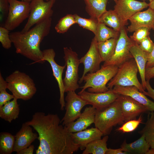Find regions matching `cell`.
Here are the masks:
<instances>
[{"label":"cell","instance_id":"1","mask_svg":"<svg viewBox=\"0 0 154 154\" xmlns=\"http://www.w3.org/2000/svg\"><path fill=\"white\" fill-rule=\"evenodd\" d=\"M56 114L37 112L25 122L38 133L39 144L36 154H72L79 149Z\"/></svg>","mask_w":154,"mask_h":154},{"label":"cell","instance_id":"2","mask_svg":"<svg viewBox=\"0 0 154 154\" xmlns=\"http://www.w3.org/2000/svg\"><path fill=\"white\" fill-rule=\"evenodd\" d=\"M52 20L51 17L47 18L25 32L10 33V38L16 53L34 61L31 64L42 63L43 54L40 44L49 33Z\"/></svg>","mask_w":154,"mask_h":154},{"label":"cell","instance_id":"3","mask_svg":"<svg viewBox=\"0 0 154 154\" xmlns=\"http://www.w3.org/2000/svg\"><path fill=\"white\" fill-rule=\"evenodd\" d=\"M118 66L115 65L101 66L97 71L87 74L84 77L83 81L85 84L80 87L82 92L88 89V91L91 93H102L107 92L109 89L107 84L113 78L117 71Z\"/></svg>","mask_w":154,"mask_h":154},{"label":"cell","instance_id":"4","mask_svg":"<svg viewBox=\"0 0 154 154\" xmlns=\"http://www.w3.org/2000/svg\"><path fill=\"white\" fill-rule=\"evenodd\" d=\"M117 99L106 107L96 110L95 126L104 135L109 134L114 126L124 122L120 104Z\"/></svg>","mask_w":154,"mask_h":154},{"label":"cell","instance_id":"5","mask_svg":"<svg viewBox=\"0 0 154 154\" xmlns=\"http://www.w3.org/2000/svg\"><path fill=\"white\" fill-rule=\"evenodd\" d=\"M7 89L15 98L27 100L35 94L37 89L33 80L24 72L16 70L7 76Z\"/></svg>","mask_w":154,"mask_h":154},{"label":"cell","instance_id":"6","mask_svg":"<svg viewBox=\"0 0 154 154\" xmlns=\"http://www.w3.org/2000/svg\"><path fill=\"white\" fill-rule=\"evenodd\" d=\"M138 69L133 58L125 61L118 67L116 75L108 82L107 86L112 89L115 86H134L141 92L145 91L137 77Z\"/></svg>","mask_w":154,"mask_h":154},{"label":"cell","instance_id":"7","mask_svg":"<svg viewBox=\"0 0 154 154\" xmlns=\"http://www.w3.org/2000/svg\"><path fill=\"white\" fill-rule=\"evenodd\" d=\"M63 57L66 69L63 82L65 92L75 91L79 88L78 84L80 59L77 54L70 47L63 48Z\"/></svg>","mask_w":154,"mask_h":154},{"label":"cell","instance_id":"8","mask_svg":"<svg viewBox=\"0 0 154 154\" xmlns=\"http://www.w3.org/2000/svg\"><path fill=\"white\" fill-rule=\"evenodd\" d=\"M55 1L31 0L30 2L29 15L27 23L21 31H27L34 25L51 17L53 13L52 8Z\"/></svg>","mask_w":154,"mask_h":154},{"label":"cell","instance_id":"9","mask_svg":"<svg viewBox=\"0 0 154 154\" xmlns=\"http://www.w3.org/2000/svg\"><path fill=\"white\" fill-rule=\"evenodd\" d=\"M9 9L4 27L9 31L18 27L26 19L30 12V2L17 0H8Z\"/></svg>","mask_w":154,"mask_h":154},{"label":"cell","instance_id":"10","mask_svg":"<svg viewBox=\"0 0 154 154\" xmlns=\"http://www.w3.org/2000/svg\"><path fill=\"white\" fill-rule=\"evenodd\" d=\"M135 42L127 36L125 27L122 28L117 39L113 55L103 66L115 65L119 66L126 61L133 58L130 50Z\"/></svg>","mask_w":154,"mask_h":154},{"label":"cell","instance_id":"11","mask_svg":"<svg viewBox=\"0 0 154 154\" xmlns=\"http://www.w3.org/2000/svg\"><path fill=\"white\" fill-rule=\"evenodd\" d=\"M65 100L66 112L61 120L62 125L66 126L74 121L80 116L82 108L88 103L75 91H70L67 92Z\"/></svg>","mask_w":154,"mask_h":154},{"label":"cell","instance_id":"12","mask_svg":"<svg viewBox=\"0 0 154 154\" xmlns=\"http://www.w3.org/2000/svg\"><path fill=\"white\" fill-rule=\"evenodd\" d=\"M149 3L145 1L136 0H117L114 10L117 15L121 24L125 27L128 21L137 13L149 7Z\"/></svg>","mask_w":154,"mask_h":154},{"label":"cell","instance_id":"13","mask_svg":"<svg viewBox=\"0 0 154 154\" xmlns=\"http://www.w3.org/2000/svg\"><path fill=\"white\" fill-rule=\"evenodd\" d=\"M97 43V41L94 37L88 51L80 59V63L84 66L82 76L78 81L80 84L83 82V78L87 74L94 72L100 68V64L102 61L98 50Z\"/></svg>","mask_w":154,"mask_h":154},{"label":"cell","instance_id":"14","mask_svg":"<svg viewBox=\"0 0 154 154\" xmlns=\"http://www.w3.org/2000/svg\"><path fill=\"white\" fill-rule=\"evenodd\" d=\"M43 56L42 60V63L47 61L50 64L53 72V75L57 82L60 91V109L63 110L65 107L64 97L65 92L62 78V74L66 66H60L54 60L55 53L52 48H49L42 51Z\"/></svg>","mask_w":154,"mask_h":154},{"label":"cell","instance_id":"15","mask_svg":"<svg viewBox=\"0 0 154 154\" xmlns=\"http://www.w3.org/2000/svg\"><path fill=\"white\" fill-rule=\"evenodd\" d=\"M78 95L84 99L88 104L91 105L96 110L103 109L115 101L119 94L109 89L102 93H91L84 90L78 92Z\"/></svg>","mask_w":154,"mask_h":154},{"label":"cell","instance_id":"16","mask_svg":"<svg viewBox=\"0 0 154 154\" xmlns=\"http://www.w3.org/2000/svg\"><path fill=\"white\" fill-rule=\"evenodd\" d=\"M125 122L136 119L140 114L149 111L144 106L130 97L120 95L117 99Z\"/></svg>","mask_w":154,"mask_h":154},{"label":"cell","instance_id":"17","mask_svg":"<svg viewBox=\"0 0 154 154\" xmlns=\"http://www.w3.org/2000/svg\"><path fill=\"white\" fill-rule=\"evenodd\" d=\"M129 21L131 24L127 29L129 32H134L141 27L152 29L154 27V10L149 7L145 11L136 13Z\"/></svg>","mask_w":154,"mask_h":154},{"label":"cell","instance_id":"18","mask_svg":"<svg viewBox=\"0 0 154 154\" xmlns=\"http://www.w3.org/2000/svg\"><path fill=\"white\" fill-rule=\"evenodd\" d=\"M96 112V109L92 106L86 107L76 121L66 126L68 131L74 133L86 129L94 123Z\"/></svg>","mask_w":154,"mask_h":154},{"label":"cell","instance_id":"19","mask_svg":"<svg viewBox=\"0 0 154 154\" xmlns=\"http://www.w3.org/2000/svg\"><path fill=\"white\" fill-rule=\"evenodd\" d=\"M38 134L33 132L31 126L25 123H23L20 130L15 135L13 151L17 153L28 147L38 139Z\"/></svg>","mask_w":154,"mask_h":154},{"label":"cell","instance_id":"20","mask_svg":"<svg viewBox=\"0 0 154 154\" xmlns=\"http://www.w3.org/2000/svg\"><path fill=\"white\" fill-rule=\"evenodd\" d=\"M112 89L117 94L131 97L145 106L149 111H154V102L149 99L136 87L115 86Z\"/></svg>","mask_w":154,"mask_h":154},{"label":"cell","instance_id":"21","mask_svg":"<svg viewBox=\"0 0 154 154\" xmlns=\"http://www.w3.org/2000/svg\"><path fill=\"white\" fill-rule=\"evenodd\" d=\"M71 135L74 142L79 146V149L82 150L84 149L88 143L94 140L101 139L104 135L100 130L95 127L71 133Z\"/></svg>","mask_w":154,"mask_h":154},{"label":"cell","instance_id":"22","mask_svg":"<svg viewBox=\"0 0 154 154\" xmlns=\"http://www.w3.org/2000/svg\"><path fill=\"white\" fill-rule=\"evenodd\" d=\"M130 51L137 65L141 80V84L145 90L146 89V83L145 71L149 53L141 50L138 44L135 42L131 47Z\"/></svg>","mask_w":154,"mask_h":154},{"label":"cell","instance_id":"23","mask_svg":"<svg viewBox=\"0 0 154 154\" xmlns=\"http://www.w3.org/2000/svg\"><path fill=\"white\" fill-rule=\"evenodd\" d=\"M121 147L124 151L129 153L147 154L150 147L144 135H142L139 139L131 143H128L125 140Z\"/></svg>","mask_w":154,"mask_h":154},{"label":"cell","instance_id":"24","mask_svg":"<svg viewBox=\"0 0 154 154\" xmlns=\"http://www.w3.org/2000/svg\"><path fill=\"white\" fill-rule=\"evenodd\" d=\"M17 99L15 98L11 101L5 103L0 107V117L11 123L18 117L20 112Z\"/></svg>","mask_w":154,"mask_h":154},{"label":"cell","instance_id":"25","mask_svg":"<svg viewBox=\"0 0 154 154\" xmlns=\"http://www.w3.org/2000/svg\"><path fill=\"white\" fill-rule=\"evenodd\" d=\"M86 11L90 18L98 19L107 10L108 0H84Z\"/></svg>","mask_w":154,"mask_h":154},{"label":"cell","instance_id":"26","mask_svg":"<svg viewBox=\"0 0 154 154\" xmlns=\"http://www.w3.org/2000/svg\"><path fill=\"white\" fill-rule=\"evenodd\" d=\"M118 38H112L106 40L98 42L97 46L102 62L108 60L114 54Z\"/></svg>","mask_w":154,"mask_h":154},{"label":"cell","instance_id":"27","mask_svg":"<svg viewBox=\"0 0 154 154\" xmlns=\"http://www.w3.org/2000/svg\"><path fill=\"white\" fill-rule=\"evenodd\" d=\"M108 135H105L102 139L94 140L86 146L82 154H106L108 149L107 142Z\"/></svg>","mask_w":154,"mask_h":154},{"label":"cell","instance_id":"28","mask_svg":"<svg viewBox=\"0 0 154 154\" xmlns=\"http://www.w3.org/2000/svg\"><path fill=\"white\" fill-rule=\"evenodd\" d=\"M98 21L118 32H120L123 27L117 15L114 10L107 11L98 19Z\"/></svg>","mask_w":154,"mask_h":154},{"label":"cell","instance_id":"29","mask_svg":"<svg viewBox=\"0 0 154 154\" xmlns=\"http://www.w3.org/2000/svg\"><path fill=\"white\" fill-rule=\"evenodd\" d=\"M139 132L144 135L151 149L154 150V111L149 113L145 126Z\"/></svg>","mask_w":154,"mask_h":154},{"label":"cell","instance_id":"30","mask_svg":"<svg viewBox=\"0 0 154 154\" xmlns=\"http://www.w3.org/2000/svg\"><path fill=\"white\" fill-rule=\"evenodd\" d=\"M120 32L109 28L103 23L98 22L94 37L98 42L106 40L112 38H118Z\"/></svg>","mask_w":154,"mask_h":154},{"label":"cell","instance_id":"31","mask_svg":"<svg viewBox=\"0 0 154 154\" xmlns=\"http://www.w3.org/2000/svg\"><path fill=\"white\" fill-rule=\"evenodd\" d=\"M15 136L7 132L0 134V154H11L13 151Z\"/></svg>","mask_w":154,"mask_h":154},{"label":"cell","instance_id":"32","mask_svg":"<svg viewBox=\"0 0 154 154\" xmlns=\"http://www.w3.org/2000/svg\"><path fill=\"white\" fill-rule=\"evenodd\" d=\"M76 24L74 15L68 14L61 18L56 25L55 29L59 33L66 32L70 27Z\"/></svg>","mask_w":154,"mask_h":154},{"label":"cell","instance_id":"33","mask_svg":"<svg viewBox=\"0 0 154 154\" xmlns=\"http://www.w3.org/2000/svg\"><path fill=\"white\" fill-rule=\"evenodd\" d=\"M76 23L83 28L89 30L95 35L98 22L97 19L90 18H82L77 14H74Z\"/></svg>","mask_w":154,"mask_h":154},{"label":"cell","instance_id":"34","mask_svg":"<svg viewBox=\"0 0 154 154\" xmlns=\"http://www.w3.org/2000/svg\"><path fill=\"white\" fill-rule=\"evenodd\" d=\"M7 89V83L0 73V107L14 98L12 94H9L6 91Z\"/></svg>","mask_w":154,"mask_h":154},{"label":"cell","instance_id":"35","mask_svg":"<svg viewBox=\"0 0 154 154\" xmlns=\"http://www.w3.org/2000/svg\"><path fill=\"white\" fill-rule=\"evenodd\" d=\"M142 116L140 115L137 119H132L125 122L116 130L123 133L132 132L135 130L140 123H142Z\"/></svg>","mask_w":154,"mask_h":154},{"label":"cell","instance_id":"36","mask_svg":"<svg viewBox=\"0 0 154 154\" xmlns=\"http://www.w3.org/2000/svg\"><path fill=\"white\" fill-rule=\"evenodd\" d=\"M150 30L147 28L141 27L134 32L132 35L130 37L131 40L135 43L139 44L141 41L150 34Z\"/></svg>","mask_w":154,"mask_h":154},{"label":"cell","instance_id":"37","mask_svg":"<svg viewBox=\"0 0 154 154\" xmlns=\"http://www.w3.org/2000/svg\"><path fill=\"white\" fill-rule=\"evenodd\" d=\"M9 31L4 26H0V42L3 47L7 49L11 48L12 43L10 37Z\"/></svg>","mask_w":154,"mask_h":154},{"label":"cell","instance_id":"38","mask_svg":"<svg viewBox=\"0 0 154 154\" xmlns=\"http://www.w3.org/2000/svg\"><path fill=\"white\" fill-rule=\"evenodd\" d=\"M138 45L139 47L142 50L150 53L152 52L154 47V43L149 36H148L143 39Z\"/></svg>","mask_w":154,"mask_h":154},{"label":"cell","instance_id":"39","mask_svg":"<svg viewBox=\"0 0 154 154\" xmlns=\"http://www.w3.org/2000/svg\"><path fill=\"white\" fill-rule=\"evenodd\" d=\"M9 7L8 0H0V20L1 23H2L4 21L5 22L9 12Z\"/></svg>","mask_w":154,"mask_h":154},{"label":"cell","instance_id":"40","mask_svg":"<svg viewBox=\"0 0 154 154\" xmlns=\"http://www.w3.org/2000/svg\"><path fill=\"white\" fill-rule=\"evenodd\" d=\"M149 81V80H146L145 88L147 91H145L143 93L145 96L151 97L154 100V89L151 87Z\"/></svg>","mask_w":154,"mask_h":154},{"label":"cell","instance_id":"41","mask_svg":"<svg viewBox=\"0 0 154 154\" xmlns=\"http://www.w3.org/2000/svg\"><path fill=\"white\" fill-rule=\"evenodd\" d=\"M154 78V66L151 68H146L145 78L146 80H149Z\"/></svg>","mask_w":154,"mask_h":154},{"label":"cell","instance_id":"42","mask_svg":"<svg viewBox=\"0 0 154 154\" xmlns=\"http://www.w3.org/2000/svg\"><path fill=\"white\" fill-rule=\"evenodd\" d=\"M154 66V46L152 52L149 54L148 58L146 68H151Z\"/></svg>","mask_w":154,"mask_h":154},{"label":"cell","instance_id":"43","mask_svg":"<svg viewBox=\"0 0 154 154\" xmlns=\"http://www.w3.org/2000/svg\"><path fill=\"white\" fill-rule=\"evenodd\" d=\"M34 149V145H31L28 147L20 150L16 153L17 154H33V153Z\"/></svg>","mask_w":154,"mask_h":154},{"label":"cell","instance_id":"44","mask_svg":"<svg viewBox=\"0 0 154 154\" xmlns=\"http://www.w3.org/2000/svg\"><path fill=\"white\" fill-rule=\"evenodd\" d=\"M127 152L124 151L122 148L114 149L111 148H108L106 154H126Z\"/></svg>","mask_w":154,"mask_h":154},{"label":"cell","instance_id":"45","mask_svg":"<svg viewBox=\"0 0 154 154\" xmlns=\"http://www.w3.org/2000/svg\"><path fill=\"white\" fill-rule=\"evenodd\" d=\"M149 3V7L154 10V0H153Z\"/></svg>","mask_w":154,"mask_h":154},{"label":"cell","instance_id":"46","mask_svg":"<svg viewBox=\"0 0 154 154\" xmlns=\"http://www.w3.org/2000/svg\"><path fill=\"white\" fill-rule=\"evenodd\" d=\"M147 154H154V150L152 149H150Z\"/></svg>","mask_w":154,"mask_h":154},{"label":"cell","instance_id":"47","mask_svg":"<svg viewBox=\"0 0 154 154\" xmlns=\"http://www.w3.org/2000/svg\"><path fill=\"white\" fill-rule=\"evenodd\" d=\"M22 1L30 2L31 0H21Z\"/></svg>","mask_w":154,"mask_h":154},{"label":"cell","instance_id":"48","mask_svg":"<svg viewBox=\"0 0 154 154\" xmlns=\"http://www.w3.org/2000/svg\"><path fill=\"white\" fill-rule=\"evenodd\" d=\"M115 2H117V0H113Z\"/></svg>","mask_w":154,"mask_h":154},{"label":"cell","instance_id":"49","mask_svg":"<svg viewBox=\"0 0 154 154\" xmlns=\"http://www.w3.org/2000/svg\"><path fill=\"white\" fill-rule=\"evenodd\" d=\"M149 0L150 2H151L153 0Z\"/></svg>","mask_w":154,"mask_h":154},{"label":"cell","instance_id":"50","mask_svg":"<svg viewBox=\"0 0 154 154\" xmlns=\"http://www.w3.org/2000/svg\"><path fill=\"white\" fill-rule=\"evenodd\" d=\"M152 29L154 30V27Z\"/></svg>","mask_w":154,"mask_h":154},{"label":"cell","instance_id":"51","mask_svg":"<svg viewBox=\"0 0 154 154\" xmlns=\"http://www.w3.org/2000/svg\"><path fill=\"white\" fill-rule=\"evenodd\" d=\"M142 0V1H145V0Z\"/></svg>","mask_w":154,"mask_h":154},{"label":"cell","instance_id":"52","mask_svg":"<svg viewBox=\"0 0 154 154\" xmlns=\"http://www.w3.org/2000/svg\"><path fill=\"white\" fill-rule=\"evenodd\" d=\"M46 0V1H48L49 0Z\"/></svg>","mask_w":154,"mask_h":154}]
</instances>
